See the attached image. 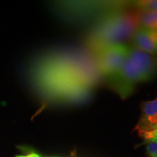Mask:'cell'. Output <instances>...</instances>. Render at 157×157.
I'll return each mask as SVG.
<instances>
[{
    "label": "cell",
    "mask_w": 157,
    "mask_h": 157,
    "mask_svg": "<svg viewBox=\"0 0 157 157\" xmlns=\"http://www.w3.org/2000/svg\"><path fill=\"white\" fill-rule=\"evenodd\" d=\"M127 58L131 60L140 73L143 82L151 80L157 74V59L134 46L128 47Z\"/></svg>",
    "instance_id": "cell-4"
},
{
    "label": "cell",
    "mask_w": 157,
    "mask_h": 157,
    "mask_svg": "<svg viewBox=\"0 0 157 157\" xmlns=\"http://www.w3.org/2000/svg\"><path fill=\"white\" fill-rule=\"evenodd\" d=\"M138 11H157V0H141L134 3Z\"/></svg>",
    "instance_id": "cell-8"
},
{
    "label": "cell",
    "mask_w": 157,
    "mask_h": 157,
    "mask_svg": "<svg viewBox=\"0 0 157 157\" xmlns=\"http://www.w3.org/2000/svg\"><path fill=\"white\" fill-rule=\"evenodd\" d=\"M139 27L157 29V11H137Z\"/></svg>",
    "instance_id": "cell-7"
},
{
    "label": "cell",
    "mask_w": 157,
    "mask_h": 157,
    "mask_svg": "<svg viewBox=\"0 0 157 157\" xmlns=\"http://www.w3.org/2000/svg\"><path fill=\"white\" fill-rule=\"evenodd\" d=\"M137 132L139 136L144 139L145 142H150V141L157 142V127L151 130L140 131Z\"/></svg>",
    "instance_id": "cell-9"
},
{
    "label": "cell",
    "mask_w": 157,
    "mask_h": 157,
    "mask_svg": "<svg viewBox=\"0 0 157 157\" xmlns=\"http://www.w3.org/2000/svg\"><path fill=\"white\" fill-rule=\"evenodd\" d=\"M156 56H157V55H156Z\"/></svg>",
    "instance_id": "cell-13"
},
{
    "label": "cell",
    "mask_w": 157,
    "mask_h": 157,
    "mask_svg": "<svg viewBox=\"0 0 157 157\" xmlns=\"http://www.w3.org/2000/svg\"><path fill=\"white\" fill-rule=\"evenodd\" d=\"M146 143V150L148 157H157V142L150 141Z\"/></svg>",
    "instance_id": "cell-10"
},
{
    "label": "cell",
    "mask_w": 157,
    "mask_h": 157,
    "mask_svg": "<svg viewBox=\"0 0 157 157\" xmlns=\"http://www.w3.org/2000/svg\"><path fill=\"white\" fill-rule=\"evenodd\" d=\"M132 39L135 48L153 56L157 55V29L138 26Z\"/></svg>",
    "instance_id": "cell-5"
},
{
    "label": "cell",
    "mask_w": 157,
    "mask_h": 157,
    "mask_svg": "<svg viewBox=\"0 0 157 157\" xmlns=\"http://www.w3.org/2000/svg\"><path fill=\"white\" fill-rule=\"evenodd\" d=\"M137 28V11L112 12L94 27L88 37V44L95 53L109 45L121 44L132 37Z\"/></svg>",
    "instance_id": "cell-1"
},
{
    "label": "cell",
    "mask_w": 157,
    "mask_h": 157,
    "mask_svg": "<svg viewBox=\"0 0 157 157\" xmlns=\"http://www.w3.org/2000/svg\"><path fill=\"white\" fill-rule=\"evenodd\" d=\"M107 78L110 87L122 99L131 95L135 85L142 82L138 70L127 56L117 71Z\"/></svg>",
    "instance_id": "cell-2"
},
{
    "label": "cell",
    "mask_w": 157,
    "mask_h": 157,
    "mask_svg": "<svg viewBox=\"0 0 157 157\" xmlns=\"http://www.w3.org/2000/svg\"><path fill=\"white\" fill-rule=\"evenodd\" d=\"M129 45L115 44L95 52V60L100 75L109 77L117 71L127 56Z\"/></svg>",
    "instance_id": "cell-3"
},
{
    "label": "cell",
    "mask_w": 157,
    "mask_h": 157,
    "mask_svg": "<svg viewBox=\"0 0 157 157\" xmlns=\"http://www.w3.org/2000/svg\"><path fill=\"white\" fill-rule=\"evenodd\" d=\"M157 127V98L145 101L141 106V116L135 127L137 132L148 131Z\"/></svg>",
    "instance_id": "cell-6"
},
{
    "label": "cell",
    "mask_w": 157,
    "mask_h": 157,
    "mask_svg": "<svg viewBox=\"0 0 157 157\" xmlns=\"http://www.w3.org/2000/svg\"><path fill=\"white\" fill-rule=\"evenodd\" d=\"M15 157H34V154H33V153H31L30 154L25 155V156H16Z\"/></svg>",
    "instance_id": "cell-11"
},
{
    "label": "cell",
    "mask_w": 157,
    "mask_h": 157,
    "mask_svg": "<svg viewBox=\"0 0 157 157\" xmlns=\"http://www.w3.org/2000/svg\"><path fill=\"white\" fill-rule=\"evenodd\" d=\"M33 154H34V157H42V156H39V154H36V153H33Z\"/></svg>",
    "instance_id": "cell-12"
}]
</instances>
